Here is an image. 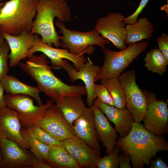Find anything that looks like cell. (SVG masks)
<instances>
[{
  "label": "cell",
  "mask_w": 168,
  "mask_h": 168,
  "mask_svg": "<svg viewBox=\"0 0 168 168\" xmlns=\"http://www.w3.org/2000/svg\"><path fill=\"white\" fill-rule=\"evenodd\" d=\"M115 145L129 156L134 168L149 165L158 152L168 151V142L163 136L156 135L141 123L134 122L129 133L118 139Z\"/></svg>",
  "instance_id": "cell-1"
},
{
  "label": "cell",
  "mask_w": 168,
  "mask_h": 168,
  "mask_svg": "<svg viewBox=\"0 0 168 168\" xmlns=\"http://www.w3.org/2000/svg\"><path fill=\"white\" fill-rule=\"evenodd\" d=\"M28 58L25 63L19 62V67L35 81L41 92L54 102L66 97L86 95L85 86L69 85L56 77L43 53L39 56L34 54Z\"/></svg>",
  "instance_id": "cell-2"
},
{
  "label": "cell",
  "mask_w": 168,
  "mask_h": 168,
  "mask_svg": "<svg viewBox=\"0 0 168 168\" xmlns=\"http://www.w3.org/2000/svg\"><path fill=\"white\" fill-rule=\"evenodd\" d=\"M30 33L39 35L42 41L55 48L61 46L54 26V19L65 23L71 19V9L66 0H38Z\"/></svg>",
  "instance_id": "cell-3"
},
{
  "label": "cell",
  "mask_w": 168,
  "mask_h": 168,
  "mask_svg": "<svg viewBox=\"0 0 168 168\" xmlns=\"http://www.w3.org/2000/svg\"><path fill=\"white\" fill-rule=\"evenodd\" d=\"M38 0H10L0 11V30L16 35L30 33L36 14Z\"/></svg>",
  "instance_id": "cell-4"
},
{
  "label": "cell",
  "mask_w": 168,
  "mask_h": 168,
  "mask_svg": "<svg viewBox=\"0 0 168 168\" xmlns=\"http://www.w3.org/2000/svg\"><path fill=\"white\" fill-rule=\"evenodd\" d=\"M119 51L105 49L103 66L97 74L95 82L102 79L118 77L148 46L149 43L141 40L130 43Z\"/></svg>",
  "instance_id": "cell-5"
},
{
  "label": "cell",
  "mask_w": 168,
  "mask_h": 168,
  "mask_svg": "<svg viewBox=\"0 0 168 168\" xmlns=\"http://www.w3.org/2000/svg\"><path fill=\"white\" fill-rule=\"evenodd\" d=\"M54 23L62 34L59 36L61 46L72 54L82 55L87 53L90 55L95 49L93 45L98 46L104 50L105 45L111 43L95 28L90 31L83 32L68 29L64 23L58 20H55Z\"/></svg>",
  "instance_id": "cell-6"
},
{
  "label": "cell",
  "mask_w": 168,
  "mask_h": 168,
  "mask_svg": "<svg viewBox=\"0 0 168 168\" xmlns=\"http://www.w3.org/2000/svg\"><path fill=\"white\" fill-rule=\"evenodd\" d=\"M125 94L126 109L132 114L134 122L142 121L147 108V101L143 90L136 83L134 70L123 72L118 77Z\"/></svg>",
  "instance_id": "cell-7"
},
{
  "label": "cell",
  "mask_w": 168,
  "mask_h": 168,
  "mask_svg": "<svg viewBox=\"0 0 168 168\" xmlns=\"http://www.w3.org/2000/svg\"><path fill=\"white\" fill-rule=\"evenodd\" d=\"M7 107L17 113L21 127L30 128L35 122L41 117L54 101L47 99L46 103L41 106H35L31 97L25 94L7 93L4 96Z\"/></svg>",
  "instance_id": "cell-8"
},
{
  "label": "cell",
  "mask_w": 168,
  "mask_h": 168,
  "mask_svg": "<svg viewBox=\"0 0 168 168\" xmlns=\"http://www.w3.org/2000/svg\"><path fill=\"white\" fill-rule=\"evenodd\" d=\"M147 101L143 119L144 127L153 133L163 136L168 132V109L164 100H158L153 92L143 90Z\"/></svg>",
  "instance_id": "cell-9"
},
{
  "label": "cell",
  "mask_w": 168,
  "mask_h": 168,
  "mask_svg": "<svg viewBox=\"0 0 168 168\" xmlns=\"http://www.w3.org/2000/svg\"><path fill=\"white\" fill-rule=\"evenodd\" d=\"M34 125L40 128L59 142L77 138L56 104H53L49 106L43 115L35 122Z\"/></svg>",
  "instance_id": "cell-10"
},
{
  "label": "cell",
  "mask_w": 168,
  "mask_h": 168,
  "mask_svg": "<svg viewBox=\"0 0 168 168\" xmlns=\"http://www.w3.org/2000/svg\"><path fill=\"white\" fill-rule=\"evenodd\" d=\"M34 35L32 46L30 49L27 58L36 52H40L50 60L55 69H59L69 62L71 61L73 67L78 71L84 66L86 61L84 55H76L69 53L67 49L54 48L43 42L37 34Z\"/></svg>",
  "instance_id": "cell-11"
},
{
  "label": "cell",
  "mask_w": 168,
  "mask_h": 168,
  "mask_svg": "<svg viewBox=\"0 0 168 168\" xmlns=\"http://www.w3.org/2000/svg\"><path fill=\"white\" fill-rule=\"evenodd\" d=\"M125 17L120 12H111L104 17L99 18L95 27L102 36L120 50L127 47L126 24L124 22Z\"/></svg>",
  "instance_id": "cell-12"
},
{
  "label": "cell",
  "mask_w": 168,
  "mask_h": 168,
  "mask_svg": "<svg viewBox=\"0 0 168 168\" xmlns=\"http://www.w3.org/2000/svg\"><path fill=\"white\" fill-rule=\"evenodd\" d=\"M2 155V168H30L36 157L12 140L0 138Z\"/></svg>",
  "instance_id": "cell-13"
},
{
  "label": "cell",
  "mask_w": 168,
  "mask_h": 168,
  "mask_svg": "<svg viewBox=\"0 0 168 168\" xmlns=\"http://www.w3.org/2000/svg\"><path fill=\"white\" fill-rule=\"evenodd\" d=\"M60 142L81 168H96L101 157L100 152L94 149L78 137L68 138Z\"/></svg>",
  "instance_id": "cell-14"
},
{
  "label": "cell",
  "mask_w": 168,
  "mask_h": 168,
  "mask_svg": "<svg viewBox=\"0 0 168 168\" xmlns=\"http://www.w3.org/2000/svg\"><path fill=\"white\" fill-rule=\"evenodd\" d=\"M61 68L67 72L72 82L81 80L84 82L87 91L86 103L88 107L91 108L94 100L96 98L94 91L95 79L101 67L95 65L90 58L87 57L84 66L78 71L69 62Z\"/></svg>",
  "instance_id": "cell-15"
},
{
  "label": "cell",
  "mask_w": 168,
  "mask_h": 168,
  "mask_svg": "<svg viewBox=\"0 0 168 168\" xmlns=\"http://www.w3.org/2000/svg\"><path fill=\"white\" fill-rule=\"evenodd\" d=\"M21 126L16 110L7 106L0 108V138L12 140L22 148L30 150L21 133Z\"/></svg>",
  "instance_id": "cell-16"
},
{
  "label": "cell",
  "mask_w": 168,
  "mask_h": 168,
  "mask_svg": "<svg viewBox=\"0 0 168 168\" xmlns=\"http://www.w3.org/2000/svg\"><path fill=\"white\" fill-rule=\"evenodd\" d=\"M93 105L100 109L108 119L114 124L119 138H124L129 133L134 121L132 114L126 108L119 109L101 102L96 98L94 101Z\"/></svg>",
  "instance_id": "cell-17"
},
{
  "label": "cell",
  "mask_w": 168,
  "mask_h": 168,
  "mask_svg": "<svg viewBox=\"0 0 168 168\" xmlns=\"http://www.w3.org/2000/svg\"><path fill=\"white\" fill-rule=\"evenodd\" d=\"M72 127L77 137L94 149L100 152L91 108L86 107L82 115L73 122Z\"/></svg>",
  "instance_id": "cell-18"
},
{
  "label": "cell",
  "mask_w": 168,
  "mask_h": 168,
  "mask_svg": "<svg viewBox=\"0 0 168 168\" xmlns=\"http://www.w3.org/2000/svg\"><path fill=\"white\" fill-rule=\"evenodd\" d=\"M2 33L10 50L8 55L9 66L15 67L21 60L27 58L28 52L32 46L34 35L27 32L16 35Z\"/></svg>",
  "instance_id": "cell-19"
},
{
  "label": "cell",
  "mask_w": 168,
  "mask_h": 168,
  "mask_svg": "<svg viewBox=\"0 0 168 168\" xmlns=\"http://www.w3.org/2000/svg\"><path fill=\"white\" fill-rule=\"evenodd\" d=\"M91 108L99 139L106 147L105 154H109L115 146L117 139L116 132L100 109L94 105Z\"/></svg>",
  "instance_id": "cell-20"
},
{
  "label": "cell",
  "mask_w": 168,
  "mask_h": 168,
  "mask_svg": "<svg viewBox=\"0 0 168 168\" xmlns=\"http://www.w3.org/2000/svg\"><path fill=\"white\" fill-rule=\"evenodd\" d=\"M82 96L66 97L56 103L63 117L71 126L73 122L82 115L86 107Z\"/></svg>",
  "instance_id": "cell-21"
},
{
  "label": "cell",
  "mask_w": 168,
  "mask_h": 168,
  "mask_svg": "<svg viewBox=\"0 0 168 168\" xmlns=\"http://www.w3.org/2000/svg\"><path fill=\"white\" fill-rule=\"evenodd\" d=\"M0 81L7 93L27 95L34 98L38 105H43L40 95L41 91L38 86L33 87L27 85L15 77L7 74L2 78Z\"/></svg>",
  "instance_id": "cell-22"
},
{
  "label": "cell",
  "mask_w": 168,
  "mask_h": 168,
  "mask_svg": "<svg viewBox=\"0 0 168 168\" xmlns=\"http://www.w3.org/2000/svg\"><path fill=\"white\" fill-rule=\"evenodd\" d=\"M126 44L148 40L152 36L154 27L146 17H141L135 23L127 24Z\"/></svg>",
  "instance_id": "cell-23"
},
{
  "label": "cell",
  "mask_w": 168,
  "mask_h": 168,
  "mask_svg": "<svg viewBox=\"0 0 168 168\" xmlns=\"http://www.w3.org/2000/svg\"><path fill=\"white\" fill-rule=\"evenodd\" d=\"M46 163L51 168H81L62 145L51 146Z\"/></svg>",
  "instance_id": "cell-24"
},
{
  "label": "cell",
  "mask_w": 168,
  "mask_h": 168,
  "mask_svg": "<svg viewBox=\"0 0 168 168\" xmlns=\"http://www.w3.org/2000/svg\"><path fill=\"white\" fill-rule=\"evenodd\" d=\"M21 133L23 138L29 146L30 151L36 157L46 163L51 146L39 141L33 134L30 128L21 127Z\"/></svg>",
  "instance_id": "cell-25"
},
{
  "label": "cell",
  "mask_w": 168,
  "mask_h": 168,
  "mask_svg": "<svg viewBox=\"0 0 168 168\" xmlns=\"http://www.w3.org/2000/svg\"><path fill=\"white\" fill-rule=\"evenodd\" d=\"M144 65L151 72L162 75L166 71L168 60L158 49H154L146 54Z\"/></svg>",
  "instance_id": "cell-26"
},
{
  "label": "cell",
  "mask_w": 168,
  "mask_h": 168,
  "mask_svg": "<svg viewBox=\"0 0 168 168\" xmlns=\"http://www.w3.org/2000/svg\"><path fill=\"white\" fill-rule=\"evenodd\" d=\"M101 84L106 88L113 100L114 106L120 109L126 108L124 93L118 77L102 79Z\"/></svg>",
  "instance_id": "cell-27"
},
{
  "label": "cell",
  "mask_w": 168,
  "mask_h": 168,
  "mask_svg": "<svg viewBox=\"0 0 168 168\" xmlns=\"http://www.w3.org/2000/svg\"><path fill=\"white\" fill-rule=\"evenodd\" d=\"M120 149L116 146L113 151L110 154L106 155L100 157L96 166L97 168H119V154Z\"/></svg>",
  "instance_id": "cell-28"
},
{
  "label": "cell",
  "mask_w": 168,
  "mask_h": 168,
  "mask_svg": "<svg viewBox=\"0 0 168 168\" xmlns=\"http://www.w3.org/2000/svg\"><path fill=\"white\" fill-rule=\"evenodd\" d=\"M30 128L34 136L43 143L50 146L61 145L60 142L55 140L38 126L34 125Z\"/></svg>",
  "instance_id": "cell-29"
},
{
  "label": "cell",
  "mask_w": 168,
  "mask_h": 168,
  "mask_svg": "<svg viewBox=\"0 0 168 168\" xmlns=\"http://www.w3.org/2000/svg\"><path fill=\"white\" fill-rule=\"evenodd\" d=\"M10 48L5 40L0 48V81L9 71L8 60Z\"/></svg>",
  "instance_id": "cell-30"
},
{
  "label": "cell",
  "mask_w": 168,
  "mask_h": 168,
  "mask_svg": "<svg viewBox=\"0 0 168 168\" xmlns=\"http://www.w3.org/2000/svg\"><path fill=\"white\" fill-rule=\"evenodd\" d=\"M94 91L97 99L99 101L114 106L113 99L106 88L103 84L94 85Z\"/></svg>",
  "instance_id": "cell-31"
},
{
  "label": "cell",
  "mask_w": 168,
  "mask_h": 168,
  "mask_svg": "<svg viewBox=\"0 0 168 168\" xmlns=\"http://www.w3.org/2000/svg\"><path fill=\"white\" fill-rule=\"evenodd\" d=\"M150 0H141L135 12L129 16L125 17L124 22L125 24H132L135 22L138 16L142 12Z\"/></svg>",
  "instance_id": "cell-32"
},
{
  "label": "cell",
  "mask_w": 168,
  "mask_h": 168,
  "mask_svg": "<svg viewBox=\"0 0 168 168\" xmlns=\"http://www.w3.org/2000/svg\"><path fill=\"white\" fill-rule=\"evenodd\" d=\"M158 49L168 60V35L162 33L157 39Z\"/></svg>",
  "instance_id": "cell-33"
},
{
  "label": "cell",
  "mask_w": 168,
  "mask_h": 168,
  "mask_svg": "<svg viewBox=\"0 0 168 168\" xmlns=\"http://www.w3.org/2000/svg\"><path fill=\"white\" fill-rule=\"evenodd\" d=\"M119 167L120 168H131L130 164V157L129 155L123 153L119 154Z\"/></svg>",
  "instance_id": "cell-34"
},
{
  "label": "cell",
  "mask_w": 168,
  "mask_h": 168,
  "mask_svg": "<svg viewBox=\"0 0 168 168\" xmlns=\"http://www.w3.org/2000/svg\"><path fill=\"white\" fill-rule=\"evenodd\" d=\"M149 168H168L166 164L160 157L156 159L151 160L150 162Z\"/></svg>",
  "instance_id": "cell-35"
},
{
  "label": "cell",
  "mask_w": 168,
  "mask_h": 168,
  "mask_svg": "<svg viewBox=\"0 0 168 168\" xmlns=\"http://www.w3.org/2000/svg\"><path fill=\"white\" fill-rule=\"evenodd\" d=\"M30 168H51V167L37 157L33 164Z\"/></svg>",
  "instance_id": "cell-36"
},
{
  "label": "cell",
  "mask_w": 168,
  "mask_h": 168,
  "mask_svg": "<svg viewBox=\"0 0 168 168\" xmlns=\"http://www.w3.org/2000/svg\"><path fill=\"white\" fill-rule=\"evenodd\" d=\"M4 91L3 86L0 81V108L6 106L4 95Z\"/></svg>",
  "instance_id": "cell-37"
},
{
  "label": "cell",
  "mask_w": 168,
  "mask_h": 168,
  "mask_svg": "<svg viewBox=\"0 0 168 168\" xmlns=\"http://www.w3.org/2000/svg\"><path fill=\"white\" fill-rule=\"evenodd\" d=\"M160 9L161 11H165L167 14V17L168 16V4H165L161 7Z\"/></svg>",
  "instance_id": "cell-38"
},
{
  "label": "cell",
  "mask_w": 168,
  "mask_h": 168,
  "mask_svg": "<svg viewBox=\"0 0 168 168\" xmlns=\"http://www.w3.org/2000/svg\"><path fill=\"white\" fill-rule=\"evenodd\" d=\"M5 40L3 33L0 30V48L4 42Z\"/></svg>",
  "instance_id": "cell-39"
},
{
  "label": "cell",
  "mask_w": 168,
  "mask_h": 168,
  "mask_svg": "<svg viewBox=\"0 0 168 168\" xmlns=\"http://www.w3.org/2000/svg\"><path fill=\"white\" fill-rule=\"evenodd\" d=\"M2 161V155L1 149L0 146V168H1V165Z\"/></svg>",
  "instance_id": "cell-40"
},
{
  "label": "cell",
  "mask_w": 168,
  "mask_h": 168,
  "mask_svg": "<svg viewBox=\"0 0 168 168\" xmlns=\"http://www.w3.org/2000/svg\"><path fill=\"white\" fill-rule=\"evenodd\" d=\"M4 2H0V11L1 8H2V7L4 5Z\"/></svg>",
  "instance_id": "cell-41"
},
{
  "label": "cell",
  "mask_w": 168,
  "mask_h": 168,
  "mask_svg": "<svg viewBox=\"0 0 168 168\" xmlns=\"http://www.w3.org/2000/svg\"><path fill=\"white\" fill-rule=\"evenodd\" d=\"M2 0H0V1H2Z\"/></svg>",
  "instance_id": "cell-42"
}]
</instances>
